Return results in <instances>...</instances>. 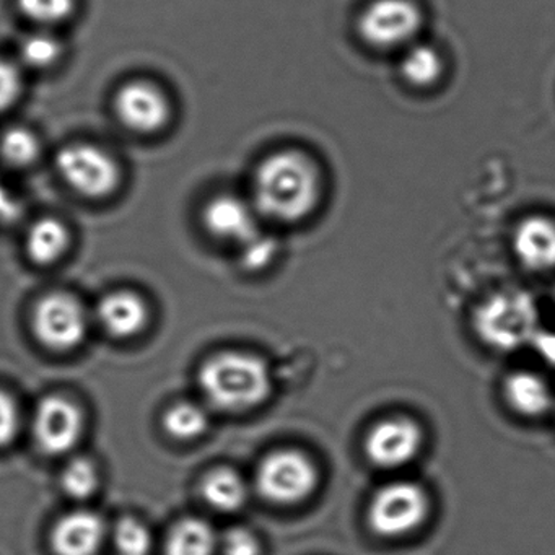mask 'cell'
<instances>
[{
  "label": "cell",
  "mask_w": 555,
  "mask_h": 555,
  "mask_svg": "<svg viewBox=\"0 0 555 555\" xmlns=\"http://www.w3.org/2000/svg\"><path fill=\"white\" fill-rule=\"evenodd\" d=\"M320 168L300 151L266 157L253 180L255 210L279 223H297L314 212L323 193Z\"/></svg>",
  "instance_id": "cell-1"
},
{
  "label": "cell",
  "mask_w": 555,
  "mask_h": 555,
  "mask_svg": "<svg viewBox=\"0 0 555 555\" xmlns=\"http://www.w3.org/2000/svg\"><path fill=\"white\" fill-rule=\"evenodd\" d=\"M203 395L220 411H248L271 395V375L259 357L223 352L204 363L199 372Z\"/></svg>",
  "instance_id": "cell-2"
},
{
  "label": "cell",
  "mask_w": 555,
  "mask_h": 555,
  "mask_svg": "<svg viewBox=\"0 0 555 555\" xmlns=\"http://www.w3.org/2000/svg\"><path fill=\"white\" fill-rule=\"evenodd\" d=\"M474 327L483 344L500 352L531 346L539 327V311L531 295L505 291L487 298L474 314Z\"/></svg>",
  "instance_id": "cell-3"
},
{
  "label": "cell",
  "mask_w": 555,
  "mask_h": 555,
  "mask_svg": "<svg viewBox=\"0 0 555 555\" xmlns=\"http://www.w3.org/2000/svg\"><path fill=\"white\" fill-rule=\"evenodd\" d=\"M424 12L415 0H372L360 12V40L375 51H404L418 41Z\"/></svg>",
  "instance_id": "cell-4"
},
{
  "label": "cell",
  "mask_w": 555,
  "mask_h": 555,
  "mask_svg": "<svg viewBox=\"0 0 555 555\" xmlns=\"http://www.w3.org/2000/svg\"><path fill=\"white\" fill-rule=\"evenodd\" d=\"M56 168L74 193L89 199L112 196L121 184L118 162L108 152L86 142H76L61 149Z\"/></svg>",
  "instance_id": "cell-5"
},
{
  "label": "cell",
  "mask_w": 555,
  "mask_h": 555,
  "mask_svg": "<svg viewBox=\"0 0 555 555\" xmlns=\"http://www.w3.org/2000/svg\"><path fill=\"white\" fill-rule=\"evenodd\" d=\"M428 515V496L418 483L396 480L383 486L370 502V528L382 538L411 534L424 525Z\"/></svg>",
  "instance_id": "cell-6"
},
{
  "label": "cell",
  "mask_w": 555,
  "mask_h": 555,
  "mask_svg": "<svg viewBox=\"0 0 555 555\" xmlns=\"http://www.w3.org/2000/svg\"><path fill=\"white\" fill-rule=\"evenodd\" d=\"M256 486L269 502L297 505L318 487V469L310 457L294 450L275 451L261 461Z\"/></svg>",
  "instance_id": "cell-7"
},
{
  "label": "cell",
  "mask_w": 555,
  "mask_h": 555,
  "mask_svg": "<svg viewBox=\"0 0 555 555\" xmlns=\"http://www.w3.org/2000/svg\"><path fill=\"white\" fill-rule=\"evenodd\" d=\"M31 326L35 336L44 347L66 352L82 344L89 321L77 298L66 294H51L38 301Z\"/></svg>",
  "instance_id": "cell-8"
},
{
  "label": "cell",
  "mask_w": 555,
  "mask_h": 555,
  "mask_svg": "<svg viewBox=\"0 0 555 555\" xmlns=\"http://www.w3.org/2000/svg\"><path fill=\"white\" fill-rule=\"evenodd\" d=\"M113 108L121 125L138 134H155L171 118L170 100L147 80H132L122 86L116 92Z\"/></svg>",
  "instance_id": "cell-9"
},
{
  "label": "cell",
  "mask_w": 555,
  "mask_h": 555,
  "mask_svg": "<svg viewBox=\"0 0 555 555\" xmlns=\"http://www.w3.org/2000/svg\"><path fill=\"white\" fill-rule=\"evenodd\" d=\"M83 414L76 402L61 396H48L38 404L34 435L43 453L57 456L69 453L83 435Z\"/></svg>",
  "instance_id": "cell-10"
},
{
  "label": "cell",
  "mask_w": 555,
  "mask_h": 555,
  "mask_svg": "<svg viewBox=\"0 0 555 555\" xmlns=\"http://www.w3.org/2000/svg\"><path fill=\"white\" fill-rule=\"evenodd\" d=\"M421 427L408 417H389L370 428L365 437V454L370 463L382 469H398L411 463L422 448Z\"/></svg>",
  "instance_id": "cell-11"
},
{
  "label": "cell",
  "mask_w": 555,
  "mask_h": 555,
  "mask_svg": "<svg viewBox=\"0 0 555 555\" xmlns=\"http://www.w3.org/2000/svg\"><path fill=\"white\" fill-rule=\"evenodd\" d=\"M255 207L230 194L214 197L204 207L207 232L219 240L243 245L259 232Z\"/></svg>",
  "instance_id": "cell-12"
},
{
  "label": "cell",
  "mask_w": 555,
  "mask_h": 555,
  "mask_svg": "<svg viewBox=\"0 0 555 555\" xmlns=\"http://www.w3.org/2000/svg\"><path fill=\"white\" fill-rule=\"evenodd\" d=\"M513 251L531 271L555 269V220L531 216L519 222L513 233Z\"/></svg>",
  "instance_id": "cell-13"
},
{
  "label": "cell",
  "mask_w": 555,
  "mask_h": 555,
  "mask_svg": "<svg viewBox=\"0 0 555 555\" xmlns=\"http://www.w3.org/2000/svg\"><path fill=\"white\" fill-rule=\"evenodd\" d=\"M105 539V525L92 512H74L61 518L51 532L56 555H96Z\"/></svg>",
  "instance_id": "cell-14"
},
{
  "label": "cell",
  "mask_w": 555,
  "mask_h": 555,
  "mask_svg": "<svg viewBox=\"0 0 555 555\" xmlns=\"http://www.w3.org/2000/svg\"><path fill=\"white\" fill-rule=\"evenodd\" d=\"M96 317L109 336L129 339L138 336L147 326L149 308L132 292H113L100 301Z\"/></svg>",
  "instance_id": "cell-15"
},
{
  "label": "cell",
  "mask_w": 555,
  "mask_h": 555,
  "mask_svg": "<svg viewBox=\"0 0 555 555\" xmlns=\"http://www.w3.org/2000/svg\"><path fill=\"white\" fill-rule=\"evenodd\" d=\"M503 396L513 411L525 417H539L552 408L547 382L531 372L512 373L505 379Z\"/></svg>",
  "instance_id": "cell-16"
},
{
  "label": "cell",
  "mask_w": 555,
  "mask_h": 555,
  "mask_svg": "<svg viewBox=\"0 0 555 555\" xmlns=\"http://www.w3.org/2000/svg\"><path fill=\"white\" fill-rule=\"evenodd\" d=\"M399 73L405 83L414 89H431L440 82L444 73V61L440 51L428 43L415 41L401 51Z\"/></svg>",
  "instance_id": "cell-17"
},
{
  "label": "cell",
  "mask_w": 555,
  "mask_h": 555,
  "mask_svg": "<svg viewBox=\"0 0 555 555\" xmlns=\"http://www.w3.org/2000/svg\"><path fill=\"white\" fill-rule=\"evenodd\" d=\"M70 245V233L61 220L47 217L30 227L27 233V255L35 264L50 266L60 261Z\"/></svg>",
  "instance_id": "cell-18"
},
{
  "label": "cell",
  "mask_w": 555,
  "mask_h": 555,
  "mask_svg": "<svg viewBox=\"0 0 555 555\" xmlns=\"http://www.w3.org/2000/svg\"><path fill=\"white\" fill-rule=\"evenodd\" d=\"M219 541L216 532L203 519H181L173 526L167 542L165 555H216Z\"/></svg>",
  "instance_id": "cell-19"
},
{
  "label": "cell",
  "mask_w": 555,
  "mask_h": 555,
  "mask_svg": "<svg viewBox=\"0 0 555 555\" xmlns=\"http://www.w3.org/2000/svg\"><path fill=\"white\" fill-rule=\"evenodd\" d=\"M203 496L214 509L236 512L248 499L245 480L229 467L210 470L203 480Z\"/></svg>",
  "instance_id": "cell-20"
},
{
  "label": "cell",
  "mask_w": 555,
  "mask_h": 555,
  "mask_svg": "<svg viewBox=\"0 0 555 555\" xmlns=\"http://www.w3.org/2000/svg\"><path fill=\"white\" fill-rule=\"evenodd\" d=\"M164 427L177 440H196L206 434L209 415L194 402H178L165 412Z\"/></svg>",
  "instance_id": "cell-21"
},
{
  "label": "cell",
  "mask_w": 555,
  "mask_h": 555,
  "mask_svg": "<svg viewBox=\"0 0 555 555\" xmlns=\"http://www.w3.org/2000/svg\"><path fill=\"white\" fill-rule=\"evenodd\" d=\"M0 157L14 168H28L41 157V142L28 128H11L0 138Z\"/></svg>",
  "instance_id": "cell-22"
},
{
  "label": "cell",
  "mask_w": 555,
  "mask_h": 555,
  "mask_svg": "<svg viewBox=\"0 0 555 555\" xmlns=\"http://www.w3.org/2000/svg\"><path fill=\"white\" fill-rule=\"evenodd\" d=\"M61 486L70 499H90L100 486L99 470H96L95 464L92 461L83 460V457L70 461L61 476Z\"/></svg>",
  "instance_id": "cell-23"
},
{
  "label": "cell",
  "mask_w": 555,
  "mask_h": 555,
  "mask_svg": "<svg viewBox=\"0 0 555 555\" xmlns=\"http://www.w3.org/2000/svg\"><path fill=\"white\" fill-rule=\"evenodd\" d=\"M24 17L43 27L63 24L76 12L77 0H17Z\"/></svg>",
  "instance_id": "cell-24"
},
{
  "label": "cell",
  "mask_w": 555,
  "mask_h": 555,
  "mask_svg": "<svg viewBox=\"0 0 555 555\" xmlns=\"http://www.w3.org/2000/svg\"><path fill=\"white\" fill-rule=\"evenodd\" d=\"M63 51V44L57 38L48 34L31 35L22 43V63L31 69H50L60 63Z\"/></svg>",
  "instance_id": "cell-25"
},
{
  "label": "cell",
  "mask_w": 555,
  "mask_h": 555,
  "mask_svg": "<svg viewBox=\"0 0 555 555\" xmlns=\"http://www.w3.org/2000/svg\"><path fill=\"white\" fill-rule=\"evenodd\" d=\"M113 541L119 555H149L152 551L151 531L135 518L119 519Z\"/></svg>",
  "instance_id": "cell-26"
},
{
  "label": "cell",
  "mask_w": 555,
  "mask_h": 555,
  "mask_svg": "<svg viewBox=\"0 0 555 555\" xmlns=\"http://www.w3.org/2000/svg\"><path fill=\"white\" fill-rule=\"evenodd\" d=\"M242 246V264L249 271H259L266 266L271 264L274 259L278 245L271 236L262 235L261 232L243 243Z\"/></svg>",
  "instance_id": "cell-27"
},
{
  "label": "cell",
  "mask_w": 555,
  "mask_h": 555,
  "mask_svg": "<svg viewBox=\"0 0 555 555\" xmlns=\"http://www.w3.org/2000/svg\"><path fill=\"white\" fill-rule=\"evenodd\" d=\"M24 90L21 70L11 61L0 57V113L11 109Z\"/></svg>",
  "instance_id": "cell-28"
},
{
  "label": "cell",
  "mask_w": 555,
  "mask_h": 555,
  "mask_svg": "<svg viewBox=\"0 0 555 555\" xmlns=\"http://www.w3.org/2000/svg\"><path fill=\"white\" fill-rule=\"evenodd\" d=\"M222 555H261V542L255 532L245 528H233L220 541Z\"/></svg>",
  "instance_id": "cell-29"
},
{
  "label": "cell",
  "mask_w": 555,
  "mask_h": 555,
  "mask_svg": "<svg viewBox=\"0 0 555 555\" xmlns=\"http://www.w3.org/2000/svg\"><path fill=\"white\" fill-rule=\"evenodd\" d=\"M21 428V412L17 402L9 392L0 389V448L8 447L17 437Z\"/></svg>",
  "instance_id": "cell-30"
},
{
  "label": "cell",
  "mask_w": 555,
  "mask_h": 555,
  "mask_svg": "<svg viewBox=\"0 0 555 555\" xmlns=\"http://www.w3.org/2000/svg\"><path fill=\"white\" fill-rule=\"evenodd\" d=\"M531 346L542 362L555 369V331H539Z\"/></svg>",
  "instance_id": "cell-31"
}]
</instances>
